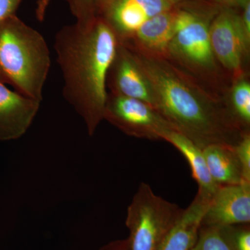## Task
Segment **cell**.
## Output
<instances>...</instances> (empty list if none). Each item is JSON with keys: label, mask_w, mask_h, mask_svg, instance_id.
Segmentation results:
<instances>
[{"label": "cell", "mask_w": 250, "mask_h": 250, "mask_svg": "<svg viewBox=\"0 0 250 250\" xmlns=\"http://www.w3.org/2000/svg\"><path fill=\"white\" fill-rule=\"evenodd\" d=\"M162 141L170 143L179 152L182 153L188 163L192 178L199 186V191L211 197L219 186L213 182L209 172L203 151L183 135L175 131H169L164 135Z\"/></svg>", "instance_id": "15"}, {"label": "cell", "mask_w": 250, "mask_h": 250, "mask_svg": "<svg viewBox=\"0 0 250 250\" xmlns=\"http://www.w3.org/2000/svg\"><path fill=\"white\" fill-rule=\"evenodd\" d=\"M167 1L173 4L174 6L175 5L180 4V3L184 2V1H189V0H167Z\"/></svg>", "instance_id": "26"}, {"label": "cell", "mask_w": 250, "mask_h": 250, "mask_svg": "<svg viewBox=\"0 0 250 250\" xmlns=\"http://www.w3.org/2000/svg\"><path fill=\"white\" fill-rule=\"evenodd\" d=\"M121 43L149 83L154 108L177 132L202 149L212 145L234 146L239 141L246 132L235 123L225 100L172 59Z\"/></svg>", "instance_id": "1"}, {"label": "cell", "mask_w": 250, "mask_h": 250, "mask_svg": "<svg viewBox=\"0 0 250 250\" xmlns=\"http://www.w3.org/2000/svg\"><path fill=\"white\" fill-rule=\"evenodd\" d=\"M221 8L208 0H189L174 6L175 31L167 58L208 81L215 80L217 68L210 27Z\"/></svg>", "instance_id": "4"}, {"label": "cell", "mask_w": 250, "mask_h": 250, "mask_svg": "<svg viewBox=\"0 0 250 250\" xmlns=\"http://www.w3.org/2000/svg\"><path fill=\"white\" fill-rule=\"evenodd\" d=\"M118 45L116 33L102 16L87 25L64 26L56 34L62 95L83 120L90 136L104 121L108 72Z\"/></svg>", "instance_id": "2"}, {"label": "cell", "mask_w": 250, "mask_h": 250, "mask_svg": "<svg viewBox=\"0 0 250 250\" xmlns=\"http://www.w3.org/2000/svg\"><path fill=\"white\" fill-rule=\"evenodd\" d=\"M202 151L210 177L217 185H236L245 182L233 146L212 145Z\"/></svg>", "instance_id": "14"}, {"label": "cell", "mask_w": 250, "mask_h": 250, "mask_svg": "<svg viewBox=\"0 0 250 250\" xmlns=\"http://www.w3.org/2000/svg\"><path fill=\"white\" fill-rule=\"evenodd\" d=\"M235 153L241 166L245 182L250 183V133L243 134L241 139L233 146Z\"/></svg>", "instance_id": "20"}, {"label": "cell", "mask_w": 250, "mask_h": 250, "mask_svg": "<svg viewBox=\"0 0 250 250\" xmlns=\"http://www.w3.org/2000/svg\"><path fill=\"white\" fill-rule=\"evenodd\" d=\"M179 205L156 195L142 182L126 212L129 250H159L183 212Z\"/></svg>", "instance_id": "5"}, {"label": "cell", "mask_w": 250, "mask_h": 250, "mask_svg": "<svg viewBox=\"0 0 250 250\" xmlns=\"http://www.w3.org/2000/svg\"><path fill=\"white\" fill-rule=\"evenodd\" d=\"M106 87L111 93L141 100L154 108V97L149 83L127 49L119 41L116 57L108 70Z\"/></svg>", "instance_id": "10"}, {"label": "cell", "mask_w": 250, "mask_h": 250, "mask_svg": "<svg viewBox=\"0 0 250 250\" xmlns=\"http://www.w3.org/2000/svg\"><path fill=\"white\" fill-rule=\"evenodd\" d=\"M52 0H39L36 10V17L39 21H43L46 10ZM68 4L72 16L76 19L77 24L87 25L96 18L94 0H65Z\"/></svg>", "instance_id": "17"}, {"label": "cell", "mask_w": 250, "mask_h": 250, "mask_svg": "<svg viewBox=\"0 0 250 250\" xmlns=\"http://www.w3.org/2000/svg\"><path fill=\"white\" fill-rule=\"evenodd\" d=\"M209 34L215 58L234 80H241L243 61L250 45V38L245 31L241 15L234 9L222 7L212 21Z\"/></svg>", "instance_id": "7"}, {"label": "cell", "mask_w": 250, "mask_h": 250, "mask_svg": "<svg viewBox=\"0 0 250 250\" xmlns=\"http://www.w3.org/2000/svg\"><path fill=\"white\" fill-rule=\"evenodd\" d=\"M174 31V6L172 9L151 18L134 35L120 42L129 44L145 53L167 58Z\"/></svg>", "instance_id": "12"}, {"label": "cell", "mask_w": 250, "mask_h": 250, "mask_svg": "<svg viewBox=\"0 0 250 250\" xmlns=\"http://www.w3.org/2000/svg\"><path fill=\"white\" fill-rule=\"evenodd\" d=\"M51 67L42 34L16 15L0 22V83L41 103Z\"/></svg>", "instance_id": "3"}, {"label": "cell", "mask_w": 250, "mask_h": 250, "mask_svg": "<svg viewBox=\"0 0 250 250\" xmlns=\"http://www.w3.org/2000/svg\"><path fill=\"white\" fill-rule=\"evenodd\" d=\"M104 120L124 134L138 139L162 141L167 131H175L162 115L147 103L111 93H108Z\"/></svg>", "instance_id": "6"}, {"label": "cell", "mask_w": 250, "mask_h": 250, "mask_svg": "<svg viewBox=\"0 0 250 250\" xmlns=\"http://www.w3.org/2000/svg\"><path fill=\"white\" fill-rule=\"evenodd\" d=\"M98 250H129L128 238L112 241L104 245Z\"/></svg>", "instance_id": "22"}, {"label": "cell", "mask_w": 250, "mask_h": 250, "mask_svg": "<svg viewBox=\"0 0 250 250\" xmlns=\"http://www.w3.org/2000/svg\"><path fill=\"white\" fill-rule=\"evenodd\" d=\"M242 9H243V14L241 15L242 22H243V27L247 36L250 38V1H248Z\"/></svg>", "instance_id": "25"}, {"label": "cell", "mask_w": 250, "mask_h": 250, "mask_svg": "<svg viewBox=\"0 0 250 250\" xmlns=\"http://www.w3.org/2000/svg\"><path fill=\"white\" fill-rule=\"evenodd\" d=\"M190 250H230L218 228L201 226L195 245Z\"/></svg>", "instance_id": "19"}, {"label": "cell", "mask_w": 250, "mask_h": 250, "mask_svg": "<svg viewBox=\"0 0 250 250\" xmlns=\"http://www.w3.org/2000/svg\"><path fill=\"white\" fill-rule=\"evenodd\" d=\"M40 106V102L0 83V141H13L25 134Z\"/></svg>", "instance_id": "11"}, {"label": "cell", "mask_w": 250, "mask_h": 250, "mask_svg": "<svg viewBox=\"0 0 250 250\" xmlns=\"http://www.w3.org/2000/svg\"><path fill=\"white\" fill-rule=\"evenodd\" d=\"M174 6L167 0H116L102 17L122 41L134 35L151 18Z\"/></svg>", "instance_id": "9"}, {"label": "cell", "mask_w": 250, "mask_h": 250, "mask_svg": "<svg viewBox=\"0 0 250 250\" xmlns=\"http://www.w3.org/2000/svg\"><path fill=\"white\" fill-rule=\"evenodd\" d=\"M116 0H94L95 14L102 16Z\"/></svg>", "instance_id": "24"}, {"label": "cell", "mask_w": 250, "mask_h": 250, "mask_svg": "<svg viewBox=\"0 0 250 250\" xmlns=\"http://www.w3.org/2000/svg\"><path fill=\"white\" fill-rule=\"evenodd\" d=\"M210 2L218 5L220 7L230 8H243L250 0H208Z\"/></svg>", "instance_id": "23"}, {"label": "cell", "mask_w": 250, "mask_h": 250, "mask_svg": "<svg viewBox=\"0 0 250 250\" xmlns=\"http://www.w3.org/2000/svg\"><path fill=\"white\" fill-rule=\"evenodd\" d=\"M250 223V184L219 186L210 197L202 226L222 227Z\"/></svg>", "instance_id": "8"}, {"label": "cell", "mask_w": 250, "mask_h": 250, "mask_svg": "<svg viewBox=\"0 0 250 250\" xmlns=\"http://www.w3.org/2000/svg\"><path fill=\"white\" fill-rule=\"evenodd\" d=\"M228 103L230 114L243 132L250 131V83L245 80H237Z\"/></svg>", "instance_id": "16"}, {"label": "cell", "mask_w": 250, "mask_h": 250, "mask_svg": "<svg viewBox=\"0 0 250 250\" xmlns=\"http://www.w3.org/2000/svg\"><path fill=\"white\" fill-rule=\"evenodd\" d=\"M24 0H0V22L16 15V11Z\"/></svg>", "instance_id": "21"}, {"label": "cell", "mask_w": 250, "mask_h": 250, "mask_svg": "<svg viewBox=\"0 0 250 250\" xmlns=\"http://www.w3.org/2000/svg\"><path fill=\"white\" fill-rule=\"evenodd\" d=\"M210 196L197 191L190 205L184 209L178 220L166 235L159 250H190L198 236Z\"/></svg>", "instance_id": "13"}, {"label": "cell", "mask_w": 250, "mask_h": 250, "mask_svg": "<svg viewBox=\"0 0 250 250\" xmlns=\"http://www.w3.org/2000/svg\"><path fill=\"white\" fill-rule=\"evenodd\" d=\"M218 228L230 250H250V224Z\"/></svg>", "instance_id": "18"}]
</instances>
